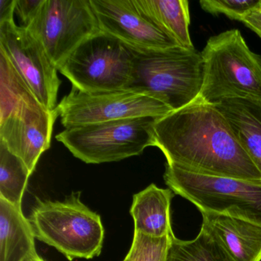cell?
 I'll list each match as a JSON object with an SVG mask.
<instances>
[{"label":"cell","instance_id":"obj_1","mask_svg":"<svg viewBox=\"0 0 261 261\" xmlns=\"http://www.w3.org/2000/svg\"><path fill=\"white\" fill-rule=\"evenodd\" d=\"M155 147L168 164L209 176L261 181V174L215 105L198 98L155 120Z\"/></svg>","mask_w":261,"mask_h":261},{"label":"cell","instance_id":"obj_2","mask_svg":"<svg viewBox=\"0 0 261 261\" xmlns=\"http://www.w3.org/2000/svg\"><path fill=\"white\" fill-rule=\"evenodd\" d=\"M129 48L133 70L128 89L153 97L172 111L199 98L204 80L201 53L195 48L180 46L159 49Z\"/></svg>","mask_w":261,"mask_h":261},{"label":"cell","instance_id":"obj_3","mask_svg":"<svg viewBox=\"0 0 261 261\" xmlns=\"http://www.w3.org/2000/svg\"><path fill=\"white\" fill-rule=\"evenodd\" d=\"M201 55L200 100L213 105L228 98L261 100V56L250 51L239 30L212 36Z\"/></svg>","mask_w":261,"mask_h":261},{"label":"cell","instance_id":"obj_4","mask_svg":"<svg viewBox=\"0 0 261 261\" xmlns=\"http://www.w3.org/2000/svg\"><path fill=\"white\" fill-rule=\"evenodd\" d=\"M81 192L64 201H40L29 218L35 238L54 247L70 261L101 253L105 228L98 214L81 200Z\"/></svg>","mask_w":261,"mask_h":261},{"label":"cell","instance_id":"obj_5","mask_svg":"<svg viewBox=\"0 0 261 261\" xmlns=\"http://www.w3.org/2000/svg\"><path fill=\"white\" fill-rule=\"evenodd\" d=\"M156 117H141L65 128L58 141L88 164L112 163L143 153L155 146Z\"/></svg>","mask_w":261,"mask_h":261},{"label":"cell","instance_id":"obj_6","mask_svg":"<svg viewBox=\"0 0 261 261\" xmlns=\"http://www.w3.org/2000/svg\"><path fill=\"white\" fill-rule=\"evenodd\" d=\"M164 180L201 213L227 214L261 224V181L201 175L168 163Z\"/></svg>","mask_w":261,"mask_h":261},{"label":"cell","instance_id":"obj_7","mask_svg":"<svg viewBox=\"0 0 261 261\" xmlns=\"http://www.w3.org/2000/svg\"><path fill=\"white\" fill-rule=\"evenodd\" d=\"M58 70L83 92L126 90L132 79V53L127 45L100 32L84 41Z\"/></svg>","mask_w":261,"mask_h":261},{"label":"cell","instance_id":"obj_8","mask_svg":"<svg viewBox=\"0 0 261 261\" xmlns=\"http://www.w3.org/2000/svg\"><path fill=\"white\" fill-rule=\"evenodd\" d=\"M25 29L42 44L57 68L84 41L101 32L91 0H43Z\"/></svg>","mask_w":261,"mask_h":261},{"label":"cell","instance_id":"obj_9","mask_svg":"<svg viewBox=\"0 0 261 261\" xmlns=\"http://www.w3.org/2000/svg\"><path fill=\"white\" fill-rule=\"evenodd\" d=\"M56 109L65 128L134 117L160 118L172 112L160 100L132 90L87 93L74 87Z\"/></svg>","mask_w":261,"mask_h":261},{"label":"cell","instance_id":"obj_10","mask_svg":"<svg viewBox=\"0 0 261 261\" xmlns=\"http://www.w3.org/2000/svg\"><path fill=\"white\" fill-rule=\"evenodd\" d=\"M0 53L4 55L48 111L57 108L61 82L57 67L42 44L14 20L0 24Z\"/></svg>","mask_w":261,"mask_h":261},{"label":"cell","instance_id":"obj_11","mask_svg":"<svg viewBox=\"0 0 261 261\" xmlns=\"http://www.w3.org/2000/svg\"><path fill=\"white\" fill-rule=\"evenodd\" d=\"M57 109L24 105L0 120V142L20 159L33 174L42 154L51 146Z\"/></svg>","mask_w":261,"mask_h":261},{"label":"cell","instance_id":"obj_12","mask_svg":"<svg viewBox=\"0 0 261 261\" xmlns=\"http://www.w3.org/2000/svg\"><path fill=\"white\" fill-rule=\"evenodd\" d=\"M91 4L101 32L132 48L178 46L137 10L134 0H91Z\"/></svg>","mask_w":261,"mask_h":261},{"label":"cell","instance_id":"obj_13","mask_svg":"<svg viewBox=\"0 0 261 261\" xmlns=\"http://www.w3.org/2000/svg\"><path fill=\"white\" fill-rule=\"evenodd\" d=\"M205 228L234 261H261V224L224 213L203 212Z\"/></svg>","mask_w":261,"mask_h":261},{"label":"cell","instance_id":"obj_14","mask_svg":"<svg viewBox=\"0 0 261 261\" xmlns=\"http://www.w3.org/2000/svg\"><path fill=\"white\" fill-rule=\"evenodd\" d=\"M215 106L261 174V100L228 98Z\"/></svg>","mask_w":261,"mask_h":261},{"label":"cell","instance_id":"obj_15","mask_svg":"<svg viewBox=\"0 0 261 261\" xmlns=\"http://www.w3.org/2000/svg\"><path fill=\"white\" fill-rule=\"evenodd\" d=\"M174 195L170 189H161L153 183L135 194L130 207L134 233L152 238L174 235L170 214Z\"/></svg>","mask_w":261,"mask_h":261},{"label":"cell","instance_id":"obj_16","mask_svg":"<svg viewBox=\"0 0 261 261\" xmlns=\"http://www.w3.org/2000/svg\"><path fill=\"white\" fill-rule=\"evenodd\" d=\"M35 239L22 207L0 198V261H23L36 254Z\"/></svg>","mask_w":261,"mask_h":261},{"label":"cell","instance_id":"obj_17","mask_svg":"<svg viewBox=\"0 0 261 261\" xmlns=\"http://www.w3.org/2000/svg\"><path fill=\"white\" fill-rule=\"evenodd\" d=\"M137 10L178 46L194 48L187 0H134Z\"/></svg>","mask_w":261,"mask_h":261},{"label":"cell","instance_id":"obj_18","mask_svg":"<svg viewBox=\"0 0 261 261\" xmlns=\"http://www.w3.org/2000/svg\"><path fill=\"white\" fill-rule=\"evenodd\" d=\"M167 261H234L225 249L201 227L198 236L192 241L174 238Z\"/></svg>","mask_w":261,"mask_h":261},{"label":"cell","instance_id":"obj_19","mask_svg":"<svg viewBox=\"0 0 261 261\" xmlns=\"http://www.w3.org/2000/svg\"><path fill=\"white\" fill-rule=\"evenodd\" d=\"M39 103L10 61L0 53V120L22 105Z\"/></svg>","mask_w":261,"mask_h":261},{"label":"cell","instance_id":"obj_20","mask_svg":"<svg viewBox=\"0 0 261 261\" xmlns=\"http://www.w3.org/2000/svg\"><path fill=\"white\" fill-rule=\"evenodd\" d=\"M32 174L23 162L0 142V198L22 207V200Z\"/></svg>","mask_w":261,"mask_h":261},{"label":"cell","instance_id":"obj_21","mask_svg":"<svg viewBox=\"0 0 261 261\" xmlns=\"http://www.w3.org/2000/svg\"><path fill=\"white\" fill-rule=\"evenodd\" d=\"M175 235L152 238L134 233L126 261H167L168 253Z\"/></svg>","mask_w":261,"mask_h":261},{"label":"cell","instance_id":"obj_22","mask_svg":"<svg viewBox=\"0 0 261 261\" xmlns=\"http://www.w3.org/2000/svg\"><path fill=\"white\" fill-rule=\"evenodd\" d=\"M257 2L258 0H201L199 4L203 10L211 14L225 15L241 22L243 16Z\"/></svg>","mask_w":261,"mask_h":261},{"label":"cell","instance_id":"obj_23","mask_svg":"<svg viewBox=\"0 0 261 261\" xmlns=\"http://www.w3.org/2000/svg\"><path fill=\"white\" fill-rule=\"evenodd\" d=\"M43 0H16V13L25 28L34 19Z\"/></svg>","mask_w":261,"mask_h":261},{"label":"cell","instance_id":"obj_24","mask_svg":"<svg viewBox=\"0 0 261 261\" xmlns=\"http://www.w3.org/2000/svg\"><path fill=\"white\" fill-rule=\"evenodd\" d=\"M241 22L261 39V0H258L256 5L247 12Z\"/></svg>","mask_w":261,"mask_h":261},{"label":"cell","instance_id":"obj_25","mask_svg":"<svg viewBox=\"0 0 261 261\" xmlns=\"http://www.w3.org/2000/svg\"><path fill=\"white\" fill-rule=\"evenodd\" d=\"M16 0H0V24L14 20Z\"/></svg>","mask_w":261,"mask_h":261},{"label":"cell","instance_id":"obj_26","mask_svg":"<svg viewBox=\"0 0 261 261\" xmlns=\"http://www.w3.org/2000/svg\"><path fill=\"white\" fill-rule=\"evenodd\" d=\"M23 261H46L45 259H44L43 258L41 257L40 256H39L38 253L35 255H32V256H28V257L25 258Z\"/></svg>","mask_w":261,"mask_h":261},{"label":"cell","instance_id":"obj_27","mask_svg":"<svg viewBox=\"0 0 261 261\" xmlns=\"http://www.w3.org/2000/svg\"><path fill=\"white\" fill-rule=\"evenodd\" d=\"M123 261H126V259H123Z\"/></svg>","mask_w":261,"mask_h":261}]
</instances>
